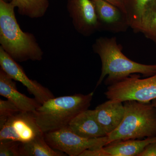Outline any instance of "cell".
I'll return each mask as SVG.
<instances>
[{
	"instance_id": "6da1fadb",
	"label": "cell",
	"mask_w": 156,
	"mask_h": 156,
	"mask_svg": "<svg viewBox=\"0 0 156 156\" xmlns=\"http://www.w3.org/2000/svg\"><path fill=\"white\" fill-rule=\"evenodd\" d=\"M92 49L101 62V74L96 87L100 86L106 76L105 83L108 86L134 74H140L146 77L156 74V64L138 63L125 55L122 46L115 37L98 38L92 45Z\"/></svg>"
},
{
	"instance_id": "7a4b0ae2",
	"label": "cell",
	"mask_w": 156,
	"mask_h": 156,
	"mask_svg": "<svg viewBox=\"0 0 156 156\" xmlns=\"http://www.w3.org/2000/svg\"><path fill=\"white\" fill-rule=\"evenodd\" d=\"M14 9L11 2L0 0V47L17 62L41 61L44 52L33 34L20 28Z\"/></svg>"
},
{
	"instance_id": "3957f363",
	"label": "cell",
	"mask_w": 156,
	"mask_h": 156,
	"mask_svg": "<svg viewBox=\"0 0 156 156\" xmlns=\"http://www.w3.org/2000/svg\"><path fill=\"white\" fill-rule=\"evenodd\" d=\"M94 92L53 98L34 112L38 125L44 133L67 127L76 116L88 109Z\"/></svg>"
},
{
	"instance_id": "277c9868",
	"label": "cell",
	"mask_w": 156,
	"mask_h": 156,
	"mask_svg": "<svg viewBox=\"0 0 156 156\" xmlns=\"http://www.w3.org/2000/svg\"><path fill=\"white\" fill-rule=\"evenodd\" d=\"M123 104L124 118L119 127L107 135L109 144L156 136V110L151 102L130 100Z\"/></svg>"
},
{
	"instance_id": "5b68a950",
	"label": "cell",
	"mask_w": 156,
	"mask_h": 156,
	"mask_svg": "<svg viewBox=\"0 0 156 156\" xmlns=\"http://www.w3.org/2000/svg\"><path fill=\"white\" fill-rule=\"evenodd\" d=\"M108 99L124 102L134 100L150 103L156 98V74L144 79L134 74L108 86L105 92Z\"/></svg>"
},
{
	"instance_id": "8992f818",
	"label": "cell",
	"mask_w": 156,
	"mask_h": 156,
	"mask_svg": "<svg viewBox=\"0 0 156 156\" xmlns=\"http://www.w3.org/2000/svg\"><path fill=\"white\" fill-rule=\"evenodd\" d=\"M48 144L70 156H80L88 149L101 148L109 144L108 136L87 138L74 133L68 127L44 133Z\"/></svg>"
},
{
	"instance_id": "52a82bcc",
	"label": "cell",
	"mask_w": 156,
	"mask_h": 156,
	"mask_svg": "<svg viewBox=\"0 0 156 156\" xmlns=\"http://www.w3.org/2000/svg\"><path fill=\"white\" fill-rule=\"evenodd\" d=\"M43 134L33 112L20 111L9 118L0 128V140L26 143Z\"/></svg>"
},
{
	"instance_id": "ba28073f",
	"label": "cell",
	"mask_w": 156,
	"mask_h": 156,
	"mask_svg": "<svg viewBox=\"0 0 156 156\" xmlns=\"http://www.w3.org/2000/svg\"><path fill=\"white\" fill-rule=\"evenodd\" d=\"M0 66L2 69L14 81L20 82L26 87L29 92L41 105L55 97L48 88L37 81L30 80L22 67L0 47Z\"/></svg>"
},
{
	"instance_id": "9c48e42d",
	"label": "cell",
	"mask_w": 156,
	"mask_h": 156,
	"mask_svg": "<svg viewBox=\"0 0 156 156\" xmlns=\"http://www.w3.org/2000/svg\"><path fill=\"white\" fill-rule=\"evenodd\" d=\"M68 11L75 29L85 37H89L100 29L92 0H69Z\"/></svg>"
},
{
	"instance_id": "30bf717a",
	"label": "cell",
	"mask_w": 156,
	"mask_h": 156,
	"mask_svg": "<svg viewBox=\"0 0 156 156\" xmlns=\"http://www.w3.org/2000/svg\"><path fill=\"white\" fill-rule=\"evenodd\" d=\"M100 29L113 33L125 32L130 27L126 14L119 8L105 0H92Z\"/></svg>"
},
{
	"instance_id": "8fae6325",
	"label": "cell",
	"mask_w": 156,
	"mask_h": 156,
	"mask_svg": "<svg viewBox=\"0 0 156 156\" xmlns=\"http://www.w3.org/2000/svg\"><path fill=\"white\" fill-rule=\"evenodd\" d=\"M95 116L107 135L115 131L120 126L125 115L123 102L109 99L94 109Z\"/></svg>"
},
{
	"instance_id": "7c38bea8",
	"label": "cell",
	"mask_w": 156,
	"mask_h": 156,
	"mask_svg": "<svg viewBox=\"0 0 156 156\" xmlns=\"http://www.w3.org/2000/svg\"><path fill=\"white\" fill-rule=\"evenodd\" d=\"M14 80L0 70V95L14 104L20 111L34 112L41 105L35 99L27 96L17 90Z\"/></svg>"
},
{
	"instance_id": "4fadbf2b",
	"label": "cell",
	"mask_w": 156,
	"mask_h": 156,
	"mask_svg": "<svg viewBox=\"0 0 156 156\" xmlns=\"http://www.w3.org/2000/svg\"><path fill=\"white\" fill-rule=\"evenodd\" d=\"M68 127L74 133L87 138H96L107 136L95 116L94 110L84 111L75 117Z\"/></svg>"
},
{
	"instance_id": "5bb4252c",
	"label": "cell",
	"mask_w": 156,
	"mask_h": 156,
	"mask_svg": "<svg viewBox=\"0 0 156 156\" xmlns=\"http://www.w3.org/2000/svg\"><path fill=\"white\" fill-rule=\"evenodd\" d=\"M156 141V136L145 139L116 140L104 147L110 156H138L146 147Z\"/></svg>"
},
{
	"instance_id": "9a60e30c",
	"label": "cell",
	"mask_w": 156,
	"mask_h": 156,
	"mask_svg": "<svg viewBox=\"0 0 156 156\" xmlns=\"http://www.w3.org/2000/svg\"><path fill=\"white\" fill-rule=\"evenodd\" d=\"M20 156H64V153L51 147L45 140L44 133L19 146Z\"/></svg>"
},
{
	"instance_id": "2e32d148",
	"label": "cell",
	"mask_w": 156,
	"mask_h": 156,
	"mask_svg": "<svg viewBox=\"0 0 156 156\" xmlns=\"http://www.w3.org/2000/svg\"><path fill=\"white\" fill-rule=\"evenodd\" d=\"M11 3L20 15L33 19L43 17L49 6L48 0H12Z\"/></svg>"
},
{
	"instance_id": "e0dca14e",
	"label": "cell",
	"mask_w": 156,
	"mask_h": 156,
	"mask_svg": "<svg viewBox=\"0 0 156 156\" xmlns=\"http://www.w3.org/2000/svg\"><path fill=\"white\" fill-rule=\"evenodd\" d=\"M139 32L156 44V0L143 14L138 29Z\"/></svg>"
},
{
	"instance_id": "ac0fdd59",
	"label": "cell",
	"mask_w": 156,
	"mask_h": 156,
	"mask_svg": "<svg viewBox=\"0 0 156 156\" xmlns=\"http://www.w3.org/2000/svg\"><path fill=\"white\" fill-rule=\"evenodd\" d=\"M20 111L10 101L0 99V128L4 126L9 118Z\"/></svg>"
},
{
	"instance_id": "d6986e66",
	"label": "cell",
	"mask_w": 156,
	"mask_h": 156,
	"mask_svg": "<svg viewBox=\"0 0 156 156\" xmlns=\"http://www.w3.org/2000/svg\"><path fill=\"white\" fill-rule=\"evenodd\" d=\"M21 143L12 140H0V156H20L19 146Z\"/></svg>"
},
{
	"instance_id": "ffe728a7",
	"label": "cell",
	"mask_w": 156,
	"mask_h": 156,
	"mask_svg": "<svg viewBox=\"0 0 156 156\" xmlns=\"http://www.w3.org/2000/svg\"><path fill=\"white\" fill-rule=\"evenodd\" d=\"M80 156H110L104 150L103 147L101 148L88 149L84 151Z\"/></svg>"
},
{
	"instance_id": "44dd1931",
	"label": "cell",
	"mask_w": 156,
	"mask_h": 156,
	"mask_svg": "<svg viewBox=\"0 0 156 156\" xmlns=\"http://www.w3.org/2000/svg\"><path fill=\"white\" fill-rule=\"evenodd\" d=\"M138 156H156V141L147 146Z\"/></svg>"
},
{
	"instance_id": "7402d4cb",
	"label": "cell",
	"mask_w": 156,
	"mask_h": 156,
	"mask_svg": "<svg viewBox=\"0 0 156 156\" xmlns=\"http://www.w3.org/2000/svg\"><path fill=\"white\" fill-rule=\"evenodd\" d=\"M105 1H106L108 2L111 3L112 5L117 6L126 13L122 0H105Z\"/></svg>"
},
{
	"instance_id": "603a6c76",
	"label": "cell",
	"mask_w": 156,
	"mask_h": 156,
	"mask_svg": "<svg viewBox=\"0 0 156 156\" xmlns=\"http://www.w3.org/2000/svg\"><path fill=\"white\" fill-rule=\"evenodd\" d=\"M151 102V103L152 105L154 107V108L156 110V98L152 101Z\"/></svg>"
},
{
	"instance_id": "cb8c5ba5",
	"label": "cell",
	"mask_w": 156,
	"mask_h": 156,
	"mask_svg": "<svg viewBox=\"0 0 156 156\" xmlns=\"http://www.w3.org/2000/svg\"><path fill=\"white\" fill-rule=\"evenodd\" d=\"M4 1L7 2H11L12 0H4Z\"/></svg>"
}]
</instances>
